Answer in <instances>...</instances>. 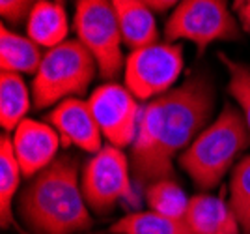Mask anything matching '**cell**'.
Returning <instances> with one entry per match:
<instances>
[{
  "instance_id": "cell-1",
  "label": "cell",
  "mask_w": 250,
  "mask_h": 234,
  "mask_svg": "<svg viewBox=\"0 0 250 234\" xmlns=\"http://www.w3.org/2000/svg\"><path fill=\"white\" fill-rule=\"evenodd\" d=\"M215 88L208 75L188 77L170 92L142 107L138 133L131 146V172L140 187L172 178L179 158L208 126Z\"/></svg>"
},
{
  "instance_id": "cell-16",
  "label": "cell",
  "mask_w": 250,
  "mask_h": 234,
  "mask_svg": "<svg viewBox=\"0 0 250 234\" xmlns=\"http://www.w3.org/2000/svg\"><path fill=\"white\" fill-rule=\"evenodd\" d=\"M34 101L30 88L26 86L22 75L2 71L0 75V124L4 133H11L28 118V111Z\"/></svg>"
},
{
  "instance_id": "cell-17",
  "label": "cell",
  "mask_w": 250,
  "mask_h": 234,
  "mask_svg": "<svg viewBox=\"0 0 250 234\" xmlns=\"http://www.w3.org/2000/svg\"><path fill=\"white\" fill-rule=\"evenodd\" d=\"M112 234H194L185 219H174L153 210L133 212L120 217L112 227Z\"/></svg>"
},
{
  "instance_id": "cell-11",
  "label": "cell",
  "mask_w": 250,
  "mask_h": 234,
  "mask_svg": "<svg viewBox=\"0 0 250 234\" xmlns=\"http://www.w3.org/2000/svg\"><path fill=\"white\" fill-rule=\"evenodd\" d=\"M49 124L58 131L62 144L95 154L101 146V129L88 101L81 97L63 99L49 113Z\"/></svg>"
},
{
  "instance_id": "cell-15",
  "label": "cell",
  "mask_w": 250,
  "mask_h": 234,
  "mask_svg": "<svg viewBox=\"0 0 250 234\" xmlns=\"http://www.w3.org/2000/svg\"><path fill=\"white\" fill-rule=\"evenodd\" d=\"M43 60L42 47L28 36L11 32L8 26L0 30V68L17 75H36Z\"/></svg>"
},
{
  "instance_id": "cell-2",
  "label": "cell",
  "mask_w": 250,
  "mask_h": 234,
  "mask_svg": "<svg viewBox=\"0 0 250 234\" xmlns=\"http://www.w3.org/2000/svg\"><path fill=\"white\" fill-rule=\"evenodd\" d=\"M19 215L34 234H77L92 227L75 158L60 156L19 195Z\"/></svg>"
},
{
  "instance_id": "cell-12",
  "label": "cell",
  "mask_w": 250,
  "mask_h": 234,
  "mask_svg": "<svg viewBox=\"0 0 250 234\" xmlns=\"http://www.w3.org/2000/svg\"><path fill=\"white\" fill-rule=\"evenodd\" d=\"M185 223L194 234H239V223L224 199L198 193L190 197Z\"/></svg>"
},
{
  "instance_id": "cell-23",
  "label": "cell",
  "mask_w": 250,
  "mask_h": 234,
  "mask_svg": "<svg viewBox=\"0 0 250 234\" xmlns=\"http://www.w3.org/2000/svg\"><path fill=\"white\" fill-rule=\"evenodd\" d=\"M233 10L237 13L243 28L250 32V0H235L233 2Z\"/></svg>"
},
{
  "instance_id": "cell-24",
  "label": "cell",
  "mask_w": 250,
  "mask_h": 234,
  "mask_svg": "<svg viewBox=\"0 0 250 234\" xmlns=\"http://www.w3.org/2000/svg\"><path fill=\"white\" fill-rule=\"evenodd\" d=\"M144 4H147L153 11H167L170 8H176L179 2L183 0H142Z\"/></svg>"
},
{
  "instance_id": "cell-7",
  "label": "cell",
  "mask_w": 250,
  "mask_h": 234,
  "mask_svg": "<svg viewBox=\"0 0 250 234\" xmlns=\"http://www.w3.org/2000/svg\"><path fill=\"white\" fill-rule=\"evenodd\" d=\"M183 71V47L179 43L157 42L135 51L125 58V86L138 101H151L176 88Z\"/></svg>"
},
{
  "instance_id": "cell-8",
  "label": "cell",
  "mask_w": 250,
  "mask_h": 234,
  "mask_svg": "<svg viewBox=\"0 0 250 234\" xmlns=\"http://www.w3.org/2000/svg\"><path fill=\"white\" fill-rule=\"evenodd\" d=\"M131 161L124 150L106 144L84 163L81 187L88 208L97 215H106L133 193Z\"/></svg>"
},
{
  "instance_id": "cell-18",
  "label": "cell",
  "mask_w": 250,
  "mask_h": 234,
  "mask_svg": "<svg viewBox=\"0 0 250 234\" xmlns=\"http://www.w3.org/2000/svg\"><path fill=\"white\" fill-rule=\"evenodd\" d=\"M21 176L22 170L15 158L11 137L4 133L0 140V221L4 229H8L13 223L11 202L17 195Z\"/></svg>"
},
{
  "instance_id": "cell-9",
  "label": "cell",
  "mask_w": 250,
  "mask_h": 234,
  "mask_svg": "<svg viewBox=\"0 0 250 234\" xmlns=\"http://www.w3.org/2000/svg\"><path fill=\"white\" fill-rule=\"evenodd\" d=\"M88 105L108 144L120 150L133 146L138 133L142 107L127 86L118 83L97 86L88 97Z\"/></svg>"
},
{
  "instance_id": "cell-13",
  "label": "cell",
  "mask_w": 250,
  "mask_h": 234,
  "mask_svg": "<svg viewBox=\"0 0 250 234\" xmlns=\"http://www.w3.org/2000/svg\"><path fill=\"white\" fill-rule=\"evenodd\" d=\"M114 6L116 17L124 45L129 51L146 47L159 42V30L153 17V10L142 0H110Z\"/></svg>"
},
{
  "instance_id": "cell-5",
  "label": "cell",
  "mask_w": 250,
  "mask_h": 234,
  "mask_svg": "<svg viewBox=\"0 0 250 234\" xmlns=\"http://www.w3.org/2000/svg\"><path fill=\"white\" fill-rule=\"evenodd\" d=\"M73 28L77 40L92 53L99 75L112 81L124 70L122 30L110 0H77Z\"/></svg>"
},
{
  "instance_id": "cell-10",
  "label": "cell",
  "mask_w": 250,
  "mask_h": 234,
  "mask_svg": "<svg viewBox=\"0 0 250 234\" xmlns=\"http://www.w3.org/2000/svg\"><path fill=\"white\" fill-rule=\"evenodd\" d=\"M13 152L19 161L22 176L34 178L58 158L62 139L51 124L24 118L13 131Z\"/></svg>"
},
{
  "instance_id": "cell-21",
  "label": "cell",
  "mask_w": 250,
  "mask_h": 234,
  "mask_svg": "<svg viewBox=\"0 0 250 234\" xmlns=\"http://www.w3.org/2000/svg\"><path fill=\"white\" fill-rule=\"evenodd\" d=\"M220 60L226 64L229 75L228 90L239 105V111L245 118V124H247L250 135V66L229 60V58H226V54H220Z\"/></svg>"
},
{
  "instance_id": "cell-6",
  "label": "cell",
  "mask_w": 250,
  "mask_h": 234,
  "mask_svg": "<svg viewBox=\"0 0 250 234\" xmlns=\"http://www.w3.org/2000/svg\"><path fill=\"white\" fill-rule=\"evenodd\" d=\"M167 42H190L204 53L211 43L239 38V24L228 8V0H183L165 26Z\"/></svg>"
},
{
  "instance_id": "cell-3",
  "label": "cell",
  "mask_w": 250,
  "mask_h": 234,
  "mask_svg": "<svg viewBox=\"0 0 250 234\" xmlns=\"http://www.w3.org/2000/svg\"><path fill=\"white\" fill-rule=\"evenodd\" d=\"M250 135L245 118L235 107L226 105L219 117L200 131V135L177 160L202 191L217 187L243 150Z\"/></svg>"
},
{
  "instance_id": "cell-22",
  "label": "cell",
  "mask_w": 250,
  "mask_h": 234,
  "mask_svg": "<svg viewBox=\"0 0 250 234\" xmlns=\"http://www.w3.org/2000/svg\"><path fill=\"white\" fill-rule=\"evenodd\" d=\"M38 0H0V13L11 24L26 21Z\"/></svg>"
},
{
  "instance_id": "cell-14",
  "label": "cell",
  "mask_w": 250,
  "mask_h": 234,
  "mask_svg": "<svg viewBox=\"0 0 250 234\" xmlns=\"http://www.w3.org/2000/svg\"><path fill=\"white\" fill-rule=\"evenodd\" d=\"M69 21L63 6L56 0H38L26 19V36L47 51L67 40Z\"/></svg>"
},
{
  "instance_id": "cell-19",
  "label": "cell",
  "mask_w": 250,
  "mask_h": 234,
  "mask_svg": "<svg viewBox=\"0 0 250 234\" xmlns=\"http://www.w3.org/2000/svg\"><path fill=\"white\" fill-rule=\"evenodd\" d=\"M188 201L190 199L174 178H163L146 187V204L149 210L174 219H185Z\"/></svg>"
},
{
  "instance_id": "cell-25",
  "label": "cell",
  "mask_w": 250,
  "mask_h": 234,
  "mask_svg": "<svg viewBox=\"0 0 250 234\" xmlns=\"http://www.w3.org/2000/svg\"><path fill=\"white\" fill-rule=\"evenodd\" d=\"M56 2H60V4H62V2H63V0H56Z\"/></svg>"
},
{
  "instance_id": "cell-20",
  "label": "cell",
  "mask_w": 250,
  "mask_h": 234,
  "mask_svg": "<svg viewBox=\"0 0 250 234\" xmlns=\"http://www.w3.org/2000/svg\"><path fill=\"white\" fill-rule=\"evenodd\" d=\"M228 204L243 234H250V156L231 169Z\"/></svg>"
},
{
  "instance_id": "cell-4",
  "label": "cell",
  "mask_w": 250,
  "mask_h": 234,
  "mask_svg": "<svg viewBox=\"0 0 250 234\" xmlns=\"http://www.w3.org/2000/svg\"><path fill=\"white\" fill-rule=\"evenodd\" d=\"M95 73H99L92 53L79 40H65L43 54L32 81L36 109L58 105L63 99L86 94Z\"/></svg>"
}]
</instances>
